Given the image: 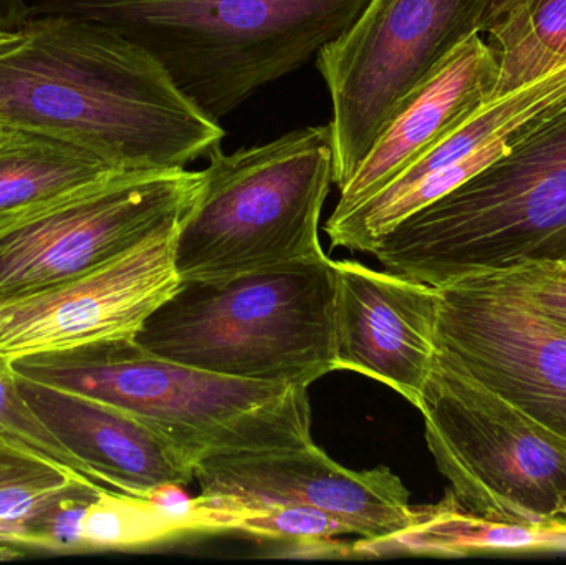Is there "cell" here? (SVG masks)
<instances>
[{"label": "cell", "instance_id": "obj_1", "mask_svg": "<svg viewBox=\"0 0 566 565\" xmlns=\"http://www.w3.org/2000/svg\"><path fill=\"white\" fill-rule=\"evenodd\" d=\"M0 126L55 136L116 169H178L226 132L142 46L70 15H30L0 45Z\"/></svg>", "mask_w": 566, "mask_h": 565}, {"label": "cell", "instance_id": "obj_2", "mask_svg": "<svg viewBox=\"0 0 566 565\" xmlns=\"http://www.w3.org/2000/svg\"><path fill=\"white\" fill-rule=\"evenodd\" d=\"M368 0H33L32 15H70L122 33L163 66L212 122L305 65Z\"/></svg>", "mask_w": 566, "mask_h": 565}, {"label": "cell", "instance_id": "obj_3", "mask_svg": "<svg viewBox=\"0 0 566 565\" xmlns=\"http://www.w3.org/2000/svg\"><path fill=\"white\" fill-rule=\"evenodd\" d=\"M441 289L524 265H566V103L497 161L399 222L371 252Z\"/></svg>", "mask_w": 566, "mask_h": 565}, {"label": "cell", "instance_id": "obj_4", "mask_svg": "<svg viewBox=\"0 0 566 565\" xmlns=\"http://www.w3.org/2000/svg\"><path fill=\"white\" fill-rule=\"evenodd\" d=\"M335 261L306 259L181 281L135 341L168 360L265 384L310 387L336 368Z\"/></svg>", "mask_w": 566, "mask_h": 565}, {"label": "cell", "instance_id": "obj_5", "mask_svg": "<svg viewBox=\"0 0 566 565\" xmlns=\"http://www.w3.org/2000/svg\"><path fill=\"white\" fill-rule=\"evenodd\" d=\"M10 367L142 418L195 463L212 453L313 443L308 387L212 374L158 357L135 338L30 355Z\"/></svg>", "mask_w": 566, "mask_h": 565}, {"label": "cell", "instance_id": "obj_6", "mask_svg": "<svg viewBox=\"0 0 566 565\" xmlns=\"http://www.w3.org/2000/svg\"><path fill=\"white\" fill-rule=\"evenodd\" d=\"M201 189L176 231L181 281L231 278L323 258L319 219L333 185L328 125L265 145L209 151Z\"/></svg>", "mask_w": 566, "mask_h": 565}, {"label": "cell", "instance_id": "obj_7", "mask_svg": "<svg viewBox=\"0 0 566 565\" xmlns=\"http://www.w3.org/2000/svg\"><path fill=\"white\" fill-rule=\"evenodd\" d=\"M418 410L429 451L464 510L551 533L566 510V441L438 355Z\"/></svg>", "mask_w": 566, "mask_h": 565}, {"label": "cell", "instance_id": "obj_8", "mask_svg": "<svg viewBox=\"0 0 566 565\" xmlns=\"http://www.w3.org/2000/svg\"><path fill=\"white\" fill-rule=\"evenodd\" d=\"M491 0H368L316 53L332 100L333 185L342 189L392 113L461 45L482 33Z\"/></svg>", "mask_w": 566, "mask_h": 565}, {"label": "cell", "instance_id": "obj_9", "mask_svg": "<svg viewBox=\"0 0 566 565\" xmlns=\"http://www.w3.org/2000/svg\"><path fill=\"white\" fill-rule=\"evenodd\" d=\"M202 171L118 169L75 191L0 219V304L99 268L175 228Z\"/></svg>", "mask_w": 566, "mask_h": 565}, {"label": "cell", "instance_id": "obj_10", "mask_svg": "<svg viewBox=\"0 0 566 565\" xmlns=\"http://www.w3.org/2000/svg\"><path fill=\"white\" fill-rule=\"evenodd\" d=\"M438 355L566 441V332L491 275L439 289Z\"/></svg>", "mask_w": 566, "mask_h": 565}, {"label": "cell", "instance_id": "obj_11", "mask_svg": "<svg viewBox=\"0 0 566 565\" xmlns=\"http://www.w3.org/2000/svg\"><path fill=\"white\" fill-rule=\"evenodd\" d=\"M178 226L78 278L0 304V358L10 364L95 342L136 338L181 284L175 262Z\"/></svg>", "mask_w": 566, "mask_h": 565}, {"label": "cell", "instance_id": "obj_12", "mask_svg": "<svg viewBox=\"0 0 566 565\" xmlns=\"http://www.w3.org/2000/svg\"><path fill=\"white\" fill-rule=\"evenodd\" d=\"M195 481L205 496L241 506L313 508L368 543L402 533L418 517L409 491L389 468L348 470L315 443L208 454L196 463Z\"/></svg>", "mask_w": 566, "mask_h": 565}, {"label": "cell", "instance_id": "obj_13", "mask_svg": "<svg viewBox=\"0 0 566 565\" xmlns=\"http://www.w3.org/2000/svg\"><path fill=\"white\" fill-rule=\"evenodd\" d=\"M336 368L381 381L418 408L436 360L439 289L335 261Z\"/></svg>", "mask_w": 566, "mask_h": 565}, {"label": "cell", "instance_id": "obj_14", "mask_svg": "<svg viewBox=\"0 0 566 565\" xmlns=\"http://www.w3.org/2000/svg\"><path fill=\"white\" fill-rule=\"evenodd\" d=\"M17 381L36 417L96 483L148 498L165 484L195 481V460L142 418L19 375Z\"/></svg>", "mask_w": 566, "mask_h": 565}, {"label": "cell", "instance_id": "obj_15", "mask_svg": "<svg viewBox=\"0 0 566 565\" xmlns=\"http://www.w3.org/2000/svg\"><path fill=\"white\" fill-rule=\"evenodd\" d=\"M495 83L497 60L485 36L474 33L392 113L355 175L339 189L332 218L346 215L398 178L491 100Z\"/></svg>", "mask_w": 566, "mask_h": 565}, {"label": "cell", "instance_id": "obj_16", "mask_svg": "<svg viewBox=\"0 0 566 565\" xmlns=\"http://www.w3.org/2000/svg\"><path fill=\"white\" fill-rule=\"evenodd\" d=\"M118 169L88 149L0 126V219L60 198Z\"/></svg>", "mask_w": 566, "mask_h": 565}, {"label": "cell", "instance_id": "obj_17", "mask_svg": "<svg viewBox=\"0 0 566 565\" xmlns=\"http://www.w3.org/2000/svg\"><path fill=\"white\" fill-rule=\"evenodd\" d=\"M482 35L497 60L492 100L566 63V0H521Z\"/></svg>", "mask_w": 566, "mask_h": 565}, {"label": "cell", "instance_id": "obj_18", "mask_svg": "<svg viewBox=\"0 0 566 565\" xmlns=\"http://www.w3.org/2000/svg\"><path fill=\"white\" fill-rule=\"evenodd\" d=\"M554 534L507 526L475 516L452 494L436 506L418 508L415 524L385 541H359L356 553L464 554L472 551L522 550L551 544Z\"/></svg>", "mask_w": 566, "mask_h": 565}, {"label": "cell", "instance_id": "obj_19", "mask_svg": "<svg viewBox=\"0 0 566 565\" xmlns=\"http://www.w3.org/2000/svg\"><path fill=\"white\" fill-rule=\"evenodd\" d=\"M196 531H238L262 540L292 541L306 547L336 550L333 537L349 533L348 527L322 511L305 506H241L199 494L196 498Z\"/></svg>", "mask_w": 566, "mask_h": 565}, {"label": "cell", "instance_id": "obj_20", "mask_svg": "<svg viewBox=\"0 0 566 565\" xmlns=\"http://www.w3.org/2000/svg\"><path fill=\"white\" fill-rule=\"evenodd\" d=\"M78 478L90 480L0 437V540L23 547L27 524L60 490Z\"/></svg>", "mask_w": 566, "mask_h": 565}, {"label": "cell", "instance_id": "obj_21", "mask_svg": "<svg viewBox=\"0 0 566 565\" xmlns=\"http://www.w3.org/2000/svg\"><path fill=\"white\" fill-rule=\"evenodd\" d=\"M178 524L148 498L103 488L86 508L80 530L82 551L129 550L181 536Z\"/></svg>", "mask_w": 566, "mask_h": 565}, {"label": "cell", "instance_id": "obj_22", "mask_svg": "<svg viewBox=\"0 0 566 565\" xmlns=\"http://www.w3.org/2000/svg\"><path fill=\"white\" fill-rule=\"evenodd\" d=\"M0 437L20 447L29 448L93 480L85 468L50 433L49 428L27 404L25 397L20 391L17 375L13 374L9 362L2 358H0Z\"/></svg>", "mask_w": 566, "mask_h": 565}, {"label": "cell", "instance_id": "obj_23", "mask_svg": "<svg viewBox=\"0 0 566 565\" xmlns=\"http://www.w3.org/2000/svg\"><path fill=\"white\" fill-rule=\"evenodd\" d=\"M491 275L566 332V265H524Z\"/></svg>", "mask_w": 566, "mask_h": 565}, {"label": "cell", "instance_id": "obj_24", "mask_svg": "<svg viewBox=\"0 0 566 565\" xmlns=\"http://www.w3.org/2000/svg\"><path fill=\"white\" fill-rule=\"evenodd\" d=\"M30 15L29 0H0V33H19Z\"/></svg>", "mask_w": 566, "mask_h": 565}, {"label": "cell", "instance_id": "obj_25", "mask_svg": "<svg viewBox=\"0 0 566 565\" xmlns=\"http://www.w3.org/2000/svg\"><path fill=\"white\" fill-rule=\"evenodd\" d=\"M521 0H491L489 3L488 12H485L484 27H482V33L497 22L499 19L505 15L509 10L514 9Z\"/></svg>", "mask_w": 566, "mask_h": 565}, {"label": "cell", "instance_id": "obj_26", "mask_svg": "<svg viewBox=\"0 0 566 565\" xmlns=\"http://www.w3.org/2000/svg\"><path fill=\"white\" fill-rule=\"evenodd\" d=\"M22 550L23 547L17 546V544L0 540V561H12L22 557Z\"/></svg>", "mask_w": 566, "mask_h": 565}, {"label": "cell", "instance_id": "obj_27", "mask_svg": "<svg viewBox=\"0 0 566 565\" xmlns=\"http://www.w3.org/2000/svg\"><path fill=\"white\" fill-rule=\"evenodd\" d=\"M551 533L565 534L566 536V510L564 513L558 514V516L555 517L554 523H552L551 526Z\"/></svg>", "mask_w": 566, "mask_h": 565}, {"label": "cell", "instance_id": "obj_28", "mask_svg": "<svg viewBox=\"0 0 566 565\" xmlns=\"http://www.w3.org/2000/svg\"><path fill=\"white\" fill-rule=\"evenodd\" d=\"M17 33H0V45H3V43H9L10 40L15 39Z\"/></svg>", "mask_w": 566, "mask_h": 565}, {"label": "cell", "instance_id": "obj_29", "mask_svg": "<svg viewBox=\"0 0 566 565\" xmlns=\"http://www.w3.org/2000/svg\"><path fill=\"white\" fill-rule=\"evenodd\" d=\"M565 265V264H564Z\"/></svg>", "mask_w": 566, "mask_h": 565}]
</instances>
